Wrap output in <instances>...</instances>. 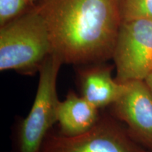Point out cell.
I'll return each mask as SVG.
<instances>
[{
    "instance_id": "1",
    "label": "cell",
    "mask_w": 152,
    "mask_h": 152,
    "mask_svg": "<svg viewBox=\"0 0 152 152\" xmlns=\"http://www.w3.org/2000/svg\"><path fill=\"white\" fill-rule=\"evenodd\" d=\"M52 54L63 64L85 66L113 57L122 23L115 0H42Z\"/></svg>"
},
{
    "instance_id": "2",
    "label": "cell",
    "mask_w": 152,
    "mask_h": 152,
    "mask_svg": "<svg viewBox=\"0 0 152 152\" xmlns=\"http://www.w3.org/2000/svg\"><path fill=\"white\" fill-rule=\"evenodd\" d=\"M52 54L48 26L37 7L0 28V71L24 75L39 72Z\"/></svg>"
},
{
    "instance_id": "3",
    "label": "cell",
    "mask_w": 152,
    "mask_h": 152,
    "mask_svg": "<svg viewBox=\"0 0 152 152\" xmlns=\"http://www.w3.org/2000/svg\"><path fill=\"white\" fill-rule=\"evenodd\" d=\"M62 64L56 55L51 54L39 68L35 100L29 113L18 126L14 152H41L49 130L57 122L59 100L56 82Z\"/></svg>"
},
{
    "instance_id": "4",
    "label": "cell",
    "mask_w": 152,
    "mask_h": 152,
    "mask_svg": "<svg viewBox=\"0 0 152 152\" xmlns=\"http://www.w3.org/2000/svg\"><path fill=\"white\" fill-rule=\"evenodd\" d=\"M41 152H151L134 141L113 115L101 114L90 130L75 137L49 132Z\"/></svg>"
},
{
    "instance_id": "5",
    "label": "cell",
    "mask_w": 152,
    "mask_h": 152,
    "mask_svg": "<svg viewBox=\"0 0 152 152\" xmlns=\"http://www.w3.org/2000/svg\"><path fill=\"white\" fill-rule=\"evenodd\" d=\"M112 59L118 83L145 80L152 72V19L122 22Z\"/></svg>"
},
{
    "instance_id": "6",
    "label": "cell",
    "mask_w": 152,
    "mask_h": 152,
    "mask_svg": "<svg viewBox=\"0 0 152 152\" xmlns=\"http://www.w3.org/2000/svg\"><path fill=\"white\" fill-rule=\"evenodd\" d=\"M125 84L122 94L110 106L111 115L125 123L134 141L152 152V93L144 80Z\"/></svg>"
},
{
    "instance_id": "7",
    "label": "cell",
    "mask_w": 152,
    "mask_h": 152,
    "mask_svg": "<svg viewBox=\"0 0 152 152\" xmlns=\"http://www.w3.org/2000/svg\"><path fill=\"white\" fill-rule=\"evenodd\" d=\"M112 68L100 63L83 66L77 71L80 95L99 109L111 106L125 88V83L113 78Z\"/></svg>"
},
{
    "instance_id": "8",
    "label": "cell",
    "mask_w": 152,
    "mask_h": 152,
    "mask_svg": "<svg viewBox=\"0 0 152 152\" xmlns=\"http://www.w3.org/2000/svg\"><path fill=\"white\" fill-rule=\"evenodd\" d=\"M99 109L73 91H69L64 100L59 101L57 122L61 135L75 137L87 132L97 123Z\"/></svg>"
},
{
    "instance_id": "9",
    "label": "cell",
    "mask_w": 152,
    "mask_h": 152,
    "mask_svg": "<svg viewBox=\"0 0 152 152\" xmlns=\"http://www.w3.org/2000/svg\"><path fill=\"white\" fill-rule=\"evenodd\" d=\"M122 22L152 19V0H115Z\"/></svg>"
},
{
    "instance_id": "10",
    "label": "cell",
    "mask_w": 152,
    "mask_h": 152,
    "mask_svg": "<svg viewBox=\"0 0 152 152\" xmlns=\"http://www.w3.org/2000/svg\"><path fill=\"white\" fill-rule=\"evenodd\" d=\"M28 5V0H0V26L23 14Z\"/></svg>"
},
{
    "instance_id": "11",
    "label": "cell",
    "mask_w": 152,
    "mask_h": 152,
    "mask_svg": "<svg viewBox=\"0 0 152 152\" xmlns=\"http://www.w3.org/2000/svg\"><path fill=\"white\" fill-rule=\"evenodd\" d=\"M144 81H145V83H147V86L149 87L150 91H151L152 93V72L147 76V78L145 79V80Z\"/></svg>"
},
{
    "instance_id": "12",
    "label": "cell",
    "mask_w": 152,
    "mask_h": 152,
    "mask_svg": "<svg viewBox=\"0 0 152 152\" xmlns=\"http://www.w3.org/2000/svg\"><path fill=\"white\" fill-rule=\"evenodd\" d=\"M28 2L30 3V4H33L34 2L35 1V0H28Z\"/></svg>"
}]
</instances>
